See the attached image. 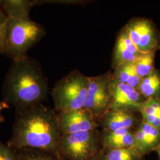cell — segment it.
<instances>
[{
  "mask_svg": "<svg viewBox=\"0 0 160 160\" xmlns=\"http://www.w3.org/2000/svg\"><path fill=\"white\" fill-rule=\"evenodd\" d=\"M61 137L57 113L40 103L16 110L12 137L7 145L16 150L40 149L59 155Z\"/></svg>",
  "mask_w": 160,
  "mask_h": 160,
  "instance_id": "1",
  "label": "cell"
},
{
  "mask_svg": "<svg viewBox=\"0 0 160 160\" xmlns=\"http://www.w3.org/2000/svg\"><path fill=\"white\" fill-rule=\"evenodd\" d=\"M48 88L40 64L27 55L12 59L2 87V100L16 110L24 109L45 100Z\"/></svg>",
  "mask_w": 160,
  "mask_h": 160,
  "instance_id": "2",
  "label": "cell"
},
{
  "mask_svg": "<svg viewBox=\"0 0 160 160\" xmlns=\"http://www.w3.org/2000/svg\"><path fill=\"white\" fill-rule=\"evenodd\" d=\"M46 34L43 26L30 18L20 20L8 18L2 30V55L12 59L26 56Z\"/></svg>",
  "mask_w": 160,
  "mask_h": 160,
  "instance_id": "3",
  "label": "cell"
},
{
  "mask_svg": "<svg viewBox=\"0 0 160 160\" xmlns=\"http://www.w3.org/2000/svg\"><path fill=\"white\" fill-rule=\"evenodd\" d=\"M89 87V77L75 69L58 80L52 90L57 113L82 109Z\"/></svg>",
  "mask_w": 160,
  "mask_h": 160,
  "instance_id": "4",
  "label": "cell"
},
{
  "mask_svg": "<svg viewBox=\"0 0 160 160\" xmlns=\"http://www.w3.org/2000/svg\"><path fill=\"white\" fill-rule=\"evenodd\" d=\"M100 131H88L62 135L58 154L62 160H91L101 150Z\"/></svg>",
  "mask_w": 160,
  "mask_h": 160,
  "instance_id": "5",
  "label": "cell"
},
{
  "mask_svg": "<svg viewBox=\"0 0 160 160\" xmlns=\"http://www.w3.org/2000/svg\"><path fill=\"white\" fill-rule=\"evenodd\" d=\"M111 71L95 77H89V87L84 104L97 123L111 109L112 103Z\"/></svg>",
  "mask_w": 160,
  "mask_h": 160,
  "instance_id": "6",
  "label": "cell"
},
{
  "mask_svg": "<svg viewBox=\"0 0 160 160\" xmlns=\"http://www.w3.org/2000/svg\"><path fill=\"white\" fill-rule=\"evenodd\" d=\"M124 27L130 39L142 53L157 50L159 34L151 21L145 18H133Z\"/></svg>",
  "mask_w": 160,
  "mask_h": 160,
  "instance_id": "7",
  "label": "cell"
},
{
  "mask_svg": "<svg viewBox=\"0 0 160 160\" xmlns=\"http://www.w3.org/2000/svg\"><path fill=\"white\" fill-rule=\"evenodd\" d=\"M57 115L61 135L92 131L100 126L92 113L84 108L69 112L57 113Z\"/></svg>",
  "mask_w": 160,
  "mask_h": 160,
  "instance_id": "8",
  "label": "cell"
},
{
  "mask_svg": "<svg viewBox=\"0 0 160 160\" xmlns=\"http://www.w3.org/2000/svg\"><path fill=\"white\" fill-rule=\"evenodd\" d=\"M112 103L110 109H122L138 112L145 100L137 90L125 83L112 79Z\"/></svg>",
  "mask_w": 160,
  "mask_h": 160,
  "instance_id": "9",
  "label": "cell"
},
{
  "mask_svg": "<svg viewBox=\"0 0 160 160\" xmlns=\"http://www.w3.org/2000/svg\"><path fill=\"white\" fill-rule=\"evenodd\" d=\"M142 118L138 112L122 109H110L98 122L103 130L114 131L127 129L134 130Z\"/></svg>",
  "mask_w": 160,
  "mask_h": 160,
  "instance_id": "10",
  "label": "cell"
},
{
  "mask_svg": "<svg viewBox=\"0 0 160 160\" xmlns=\"http://www.w3.org/2000/svg\"><path fill=\"white\" fill-rule=\"evenodd\" d=\"M142 54L133 43L123 27L118 35L114 44L112 63L113 68L114 70L123 64L133 62Z\"/></svg>",
  "mask_w": 160,
  "mask_h": 160,
  "instance_id": "11",
  "label": "cell"
},
{
  "mask_svg": "<svg viewBox=\"0 0 160 160\" xmlns=\"http://www.w3.org/2000/svg\"><path fill=\"white\" fill-rule=\"evenodd\" d=\"M134 148L145 156L155 151L160 145V129L148 124L142 120L133 130Z\"/></svg>",
  "mask_w": 160,
  "mask_h": 160,
  "instance_id": "12",
  "label": "cell"
},
{
  "mask_svg": "<svg viewBox=\"0 0 160 160\" xmlns=\"http://www.w3.org/2000/svg\"><path fill=\"white\" fill-rule=\"evenodd\" d=\"M100 143L102 148L122 149L134 147L133 130L123 129L110 131L103 129L100 133Z\"/></svg>",
  "mask_w": 160,
  "mask_h": 160,
  "instance_id": "13",
  "label": "cell"
},
{
  "mask_svg": "<svg viewBox=\"0 0 160 160\" xmlns=\"http://www.w3.org/2000/svg\"><path fill=\"white\" fill-rule=\"evenodd\" d=\"M9 18L16 20L28 18L32 8L36 5L34 0H0Z\"/></svg>",
  "mask_w": 160,
  "mask_h": 160,
  "instance_id": "14",
  "label": "cell"
},
{
  "mask_svg": "<svg viewBox=\"0 0 160 160\" xmlns=\"http://www.w3.org/2000/svg\"><path fill=\"white\" fill-rule=\"evenodd\" d=\"M138 113L143 122L160 129V98L146 99L141 104Z\"/></svg>",
  "mask_w": 160,
  "mask_h": 160,
  "instance_id": "15",
  "label": "cell"
},
{
  "mask_svg": "<svg viewBox=\"0 0 160 160\" xmlns=\"http://www.w3.org/2000/svg\"><path fill=\"white\" fill-rule=\"evenodd\" d=\"M137 90L146 100L149 98H160V73L155 68L149 74L141 79Z\"/></svg>",
  "mask_w": 160,
  "mask_h": 160,
  "instance_id": "16",
  "label": "cell"
},
{
  "mask_svg": "<svg viewBox=\"0 0 160 160\" xmlns=\"http://www.w3.org/2000/svg\"><path fill=\"white\" fill-rule=\"evenodd\" d=\"M106 160H144V157L134 147L122 149L102 148Z\"/></svg>",
  "mask_w": 160,
  "mask_h": 160,
  "instance_id": "17",
  "label": "cell"
},
{
  "mask_svg": "<svg viewBox=\"0 0 160 160\" xmlns=\"http://www.w3.org/2000/svg\"><path fill=\"white\" fill-rule=\"evenodd\" d=\"M17 160H62L59 155L40 149L24 148L17 150Z\"/></svg>",
  "mask_w": 160,
  "mask_h": 160,
  "instance_id": "18",
  "label": "cell"
},
{
  "mask_svg": "<svg viewBox=\"0 0 160 160\" xmlns=\"http://www.w3.org/2000/svg\"><path fill=\"white\" fill-rule=\"evenodd\" d=\"M155 51L143 53L133 62L137 74L141 78L148 76L154 69Z\"/></svg>",
  "mask_w": 160,
  "mask_h": 160,
  "instance_id": "19",
  "label": "cell"
},
{
  "mask_svg": "<svg viewBox=\"0 0 160 160\" xmlns=\"http://www.w3.org/2000/svg\"><path fill=\"white\" fill-rule=\"evenodd\" d=\"M134 69L133 62L125 63L114 69L112 79L121 83L127 84Z\"/></svg>",
  "mask_w": 160,
  "mask_h": 160,
  "instance_id": "20",
  "label": "cell"
},
{
  "mask_svg": "<svg viewBox=\"0 0 160 160\" xmlns=\"http://www.w3.org/2000/svg\"><path fill=\"white\" fill-rule=\"evenodd\" d=\"M0 160H17V150L0 141Z\"/></svg>",
  "mask_w": 160,
  "mask_h": 160,
  "instance_id": "21",
  "label": "cell"
},
{
  "mask_svg": "<svg viewBox=\"0 0 160 160\" xmlns=\"http://www.w3.org/2000/svg\"><path fill=\"white\" fill-rule=\"evenodd\" d=\"M8 18L9 17L8 16V15L7 14L6 12L3 9L2 7L0 4V55H2V30Z\"/></svg>",
  "mask_w": 160,
  "mask_h": 160,
  "instance_id": "22",
  "label": "cell"
},
{
  "mask_svg": "<svg viewBox=\"0 0 160 160\" xmlns=\"http://www.w3.org/2000/svg\"><path fill=\"white\" fill-rule=\"evenodd\" d=\"M10 106L8 103H6V102H4L3 100H1L0 102V123H2L5 120V119L3 117V116H2L1 114V111L4 109H9Z\"/></svg>",
  "mask_w": 160,
  "mask_h": 160,
  "instance_id": "23",
  "label": "cell"
},
{
  "mask_svg": "<svg viewBox=\"0 0 160 160\" xmlns=\"http://www.w3.org/2000/svg\"><path fill=\"white\" fill-rule=\"evenodd\" d=\"M91 160H106L105 157H104V154H103L102 148L101 149V150L99 151V152L95 157H94Z\"/></svg>",
  "mask_w": 160,
  "mask_h": 160,
  "instance_id": "24",
  "label": "cell"
},
{
  "mask_svg": "<svg viewBox=\"0 0 160 160\" xmlns=\"http://www.w3.org/2000/svg\"><path fill=\"white\" fill-rule=\"evenodd\" d=\"M155 151H156L158 153V157H159V160H160V145L156 149V150Z\"/></svg>",
  "mask_w": 160,
  "mask_h": 160,
  "instance_id": "25",
  "label": "cell"
}]
</instances>
